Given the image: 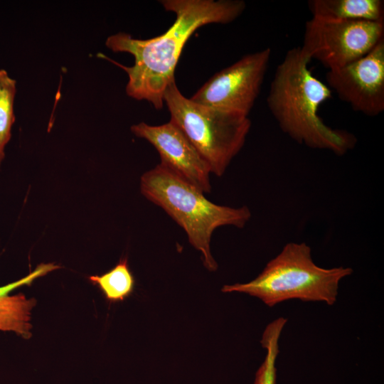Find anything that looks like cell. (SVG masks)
Returning <instances> with one entry per match:
<instances>
[{
    "label": "cell",
    "mask_w": 384,
    "mask_h": 384,
    "mask_svg": "<svg viewBox=\"0 0 384 384\" xmlns=\"http://www.w3.org/2000/svg\"><path fill=\"white\" fill-rule=\"evenodd\" d=\"M287 319L279 317L270 323L265 328L262 339V346L267 350L264 362L255 374L254 384H276V360L279 353V339Z\"/></svg>",
    "instance_id": "cell-13"
},
{
    "label": "cell",
    "mask_w": 384,
    "mask_h": 384,
    "mask_svg": "<svg viewBox=\"0 0 384 384\" xmlns=\"http://www.w3.org/2000/svg\"><path fill=\"white\" fill-rule=\"evenodd\" d=\"M326 85L355 112L375 117L384 111V38L366 55L329 70Z\"/></svg>",
    "instance_id": "cell-8"
},
{
    "label": "cell",
    "mask_w": 384,
    "mask_h": 384,
    "mask_svg": "<svg viewBox=\"0 0 384 384\" xmlns=\"http://www.w3.org/2000/svg\"><path fill=\"white\" fill-rule=\"evenodd\" d=\"M164 102L170 121L183 132L209 166L211 174L222 176L245 144L251 127L249 117L186 98L176 80L166 87Z\"/></svg>",
    "instance_id": "cell-5"
},
{
    "label": "cell",
    "mask_w": 384,
    "mask_h": 384,
    "mask_svg": "<svg viewBox=\"0 0 384 384\" xmlns=\"http://www.w3.org/2000/svg\"><path fill=\"white\" fill-rule=\"evenodd\" d=\"M60 267L54 263H42L22 279L0 287V331H12L23 338L31 336V311L36 301L27 299L23 294L10 293L21 286L31 285L36 278Z\"/></svg>",
    "instance_id": "cell-10"
},
{
    "label": "cell",
    "mask_w": 384,
    "mask_h": 384,
    "mask_svg": "<svg viewBox=\"0 0 384 384\" xmlns=\"http://www.w3.org/2000/svg\"><path fill=\"white\" fill-rule=\"evenodd\" d=\"M270 56V48L242 56L214 74L190 99L248 117L260 94Z\"/></svg>",
    "instance_id": "cell-7"
},
{
    "label": "cell",
    "mask_w": 384,
    "mask_h": 384,
    "mask_svg": "<svg viewBox=\"0 0 384 384\" xmlns=\"http://www.w3.org/2000/svg\"><path fill=\"white\" fill-rule=\"evenodd\" d=\"M140 191L183 229L190 244L201 252L204 267L210 272L218 269L210 246L215 230L226 225L242 228L251 218L247 206L215 204L161 164L141 176Z\"/></svg>",
    "instance_id": "cell-3"
},
{
    "label": "cell",
    "mask_w": 384,
    "mask_h": 384,
    "mask_svg": "<svg viewBox=\"0 0 384 384\" xmlns=\"http://www.w3.org/2000/svg\"><path fill=\"white\" fill-rule=\"evenodd\" d=\"M16 93V81L7 71L0 69V151L10 141L11 128L15 122L14 100Z\"/></svg>",
    "instance_id": "cell-14"
},
{
    "label": "cell",
    "mask_w": 384,
    "mask_h": 384,
    "mask_svg": "<svg viewBox=\"0 0 384 384\" xmlns=\"http://www.w3.org/2000/svg\"><path fill=\"white\" fill-rule=\"evenodd\" d=\"M310 60L300 46L286 53L271 82L267 107L282 131L298 144L343 155L353 148L356 138L320 118L319 107L332 92L311 74Z\"/></svg>",
    "instance_id": "cell-2"
},
{
    "label": "cell",
    "mask_w": 384,
    "mask_h": 384,
    "mask_svg": "<svg viewBox=\"0 0 384 384\" xmlns=\"http://www.w3.org/2000/svg\"><path fill=\"white\" fill-rule=\"evenodd\" d=\"M132 133L148 141L158 151L161 164L204 193H210V169L183 132L173 122L152 126L139 122Z\"/></svg>",
    "instance_id": "cell-9"
},
{
    "label": "cell",
    "mask_w": 384,
    "mask_h": 384,
    "mask_svg": "<svg viewBox=\"0 0 384 384\" xmlns=\"http://www.w3.org/2000/svg\"><path fill=\"white\" fill-rule=\"evenodd\" d=\"M4 156H5L4 153L0 151V166H1V164L2 161L4 159Z\"/></svg>",
    "instance_id": "cell-15"
},
{
    "label": "cell",
    "mask_w": 384,
    "mask_h": 384,
    "mask_svg": "<svg viewBox=\"0 0 384 384\" xmlns=\"http://www.w3.org/2000/svg\"><path fill=\"white\" fill-rule=\"evenodd\" d=\"M352 272L351 268L342 266L319 267L314 263L308 245L289 242L256 278L244 284L224 285L221 291L247 294L270 307L295 299L333 305L340 282Z\"/></svg>",
    "instance_id": "cell-4"
},
{
    "label": "cell",
    "mask_w": 384,
    "mask_h": 384,
    "mask_svg": "<svg viewBox=\"0 0 384 384\" xmlns=\"http://www.w3.org/2000/svg\"><path fill=\"white\" fill-rule=\"evenodd\" d=\"M384 38V21H325L306 22L304 53L329 70L344 67L362 58Z\"/></svg>",
    "instance_id": "cell-6"
},
{
    "label": "cell",
    "mask_w": 384,
    "mask_h": 384,
    "mask_svg": "<svg viewBox=\"0 0 384 384\" xmlns=\"http://www.w3.org/2000/svg\"><path fill=\"white\" fill-rule=\"evenodd\" d=\"M160 4L176 15L174 23L163 34L139 39L118 32L105 41L111 50L128 53L134 58L130 67L108 58L127 74V95L137 100H146L156 110L163 107L164 92L175 80L176 65L191 35L206 24L235 21L246 6L242 0H162Z\"/></svg>",
    "instance_id": "cell-1"
},
{
    "label": "cell",
    "mask_w": 384,
    "mask_h": 384,
    "mask_svg": "<svg viewBox=\"0 0 384 384\" xmlns=\"http://www.w3.org/2000/svg\"><path fill=\"white\" fill-rule=\"evenodd\" d=\"M312 18L325 21H384L381 0H311Z\"/></svg>",
    "instance_id": "cell-11"
},
{
    "label": "cell",
    "mask_w": 384,
    "mask_h": 384,
    "mask_svg": "<svg viewBox=\"0 0 384 384\" xmlns=\"http://www.w3.org/2000/svg\"><path fill=\"white\" fill-rule=\"evenodd\" d=\"M89 279L100 289L106 299L111 302L123 301L132 293L134 287V279L127 258H122L107 272L90 276Z\"/></svg>",
    "instance_id": "cell-12"
}]
</instances>
